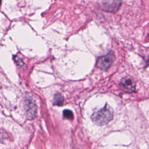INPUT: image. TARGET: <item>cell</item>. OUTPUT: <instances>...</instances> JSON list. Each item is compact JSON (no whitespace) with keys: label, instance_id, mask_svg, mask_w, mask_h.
Here are the masks:
<instances>
[{"label":"cell","instance_id":"1","mask_svg":"<svg viewBox=\"0 0 149 149\" xmlns=\"http://www.w3.org/2000/svg\"><path fill=\"white\" fill-rule=\"evenodd\" d=\"M113 117V109L109 105L106 104L103 108L94 112L91 118L95 124L98 126H104L112 120Z\"/></svg>","mask_w":149,"mask_h":149},{"label":"cell","instance_id":"2","mask_svg":"<svg viewBox=\"0 0 149 149\" xmlns=\"http://www.w3.org/2000/svg\"><path fill=\"white\" fill-rule=\"evenodd\" d=\"M115 59V55L113 51L100 56L97 60V66L102 70H108Z\"/></svg>","mask_w":149,"mask_h":149},{"label":"cell","instance_id":"3","mask_svg":"<svg viewBox=\"0 0 149 149\" xmlns=\"http://www.w3.org/2000/svg\"><path fill=\"white\" fill-rule=\"evenodd\" d=\"M25 109L27 119L29 120L33 119L37 113V107L35 103L31 100L25 101Z\"/></svg>","mask_w":149,"mask_h":149},{"label":"cell","instance_id":"4","mask_svg":"<svg viewBox=\"0 0 149 149\" xmlns=\"http://www.w3.org/2000/svg\"><path fill=\"white\" fill-rule=\"evenodd\" d=\"M120 86L128 93H134L136 91V83L130 77H124L120 82Z\"/></svg>","mask_w":149,"mask_h":149},{"label":"cell","instance_id":"5","mask_svg":"<svg viewBox=\"0 0 149 149\" xmlns=\"http://www.w3.org/2000/svg\"><path fill=\"white\" fill-rule=\"evenodd\" d=\"M64 101V97L61 93H56L54 96L53 102L55 105L61 106L63 104Z\"/></svg>","mask_w":149,"mask_h":149},{"label":"cell","instance_id":"6","mask_svg":"<svg viewBox=\"0 0 149 149\" xmlns=\"http://www.w3.org/2000/svg\"><path fill=\"white\" fill-rule=\"evenodd\" d=\"M63 115L65 118L68 119H73V112L69 109H65L63 112Z\"/></svg>","mask_w":149,"mask_h":149}]
</instances>
